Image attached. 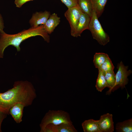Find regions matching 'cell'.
Returning <instances> with one entry per match:
<instances>
[{
  "label": "cell",
  "instance_id": "cell-11",
  "mask_svg": "<svg viewBox=\"0 0 132 132\" xmlns=\"http://www.w3.org/2000/svg\"><path fill=\"white\" fill-rule=\"evenodd\" d=\"M25 107L24 104L19 103L13 105L10 109L9 114L17 123H19L22 122L23 109Z\"/></svg>",
  "mask_w": 132,
  "mask_h": 132
},
{
  "label": "cell",
  "instance_id": "cell-19",
  "mask_svg": "<svg viewBox=\"0 0 132 132\" xmlns=\"http://www.w3.org/2000/svg\"><path fill=\"white\" fill-rule=\"evenodd\" d=\"M105 79L109 89L114 85L115 81V74L114 71H109L104 73Z\"/></svg>",
  "mask_w": 132,
  "mask_h": 132
},
{
  "label": "cell",
  "instance_id": "cell-16",
  "mask_svg": "<svg viewBox=\"0 0 132 132\" xmlns=\"http://www.w3.org/2000/svg\"><path fill=\"white\" fill-rule=\"evenodd\" d=\"M78 4L83 12L91 17L93 8L90 0H78Z\"/></svg>",
  "mask_w": 132,
  "mask_h": 132
},
{
  "label": "cell",
  "instance_id": "cell-1",
  "mask_svg": "<svg viewBox=\"0 0 132 132\" xmlns=\"http://www.w3.org/2000/svg\"><path fill=\"white\" fill-rule=\"evenodd\" d=\"M37 96L32 84L27 81H17L13 87L3 93L0 92V110L9 114L10 108L21 103L26 107L31 105Z\"/></svg>",
  "mask_w": 132,
  "mask_h": 132
},
{
  "label": "cell",
  "instance_id": "cell-17",
  "mask_svg": "<svg viewBox=\"0 0 132 132\" xmlns=\"http://www.w3.org/2000/svg\"><path fill=\"white\" fill-rule=\"evenodd\" d=\"M98 70L99 73L95 87L98 91L101 92L105 88L108 87V86L104 73L100 69Z\"/></svg>",
  "mask_w": 132,
  "mask_h": 132
},
{
  "label": "cell",
  "instance_id": "cell-3",
  "mask_svg": "<svg viewBox=\"0 0 132 132\" xmlns=\"http://www.w3.org/2000/svg\"><path fill=\"white\" fill-rule=\"evenodd\" d=\"M63 123H72L67 112L62 110H49L44 115L40 124V132H42L49 124L57 125Z\"/></svg>",
  "mask_w": 132,
  "mask_h": 132
},
{
  "label": "cell",
  "instance_id": "cell-14",
  "mask_svg": "<svg viewBox=\"0 0 132 132\" xmlns=\"http://www.w3.org/2000/svg\"><path fill=\"white\" fill-rule=\"evenodd\" d=\"M93 10L94 11L98 18L103 13L108 0H90Z\"/></svg>",
  "mask_w": 132,
  "mask_h": 132
},
{
  "label": "cell",
  "instance_id": "cell-8",
  "mask_svg": "<svg viewBox=\"0 0 132 132\" xmlns=\"http://www.w3.org/2000/svg\"><path fill=\"white\" fill-rule=\"evenodd\" d=\"M113 115L107 113L101 116L98 120L101 132H113L114 130Z\"/></svg>",
  "mask_w": 132,
  "mask_h": 132
},
{
  "label": "cell",
  "instance_id": "cell-12",
  "mask_svg": "<svg viewBox=\"0 0 132 132\" xmlns=\"http://www.w3.org/2000/svg\"><path fill=\"white\" fill-rule=\"evenodd\" d=\"M60 18L55 13L50 15L45 23L44 24V29L48 34H50L53 32L60 23Z\"/></svg>",
  "mask_w": 132,
  "mask_h": 132
},
{
  "label": "cell",
  "instance_id": "cell-21",
  "mask_svg": "<svg viewBox=\"0 0 132 132\" xmlns=\"http://www.w3.org/2000/svg\"><path fill=\"white\" fill-rule=\"evenodd\" d=\"M68 9L75 6L77 5L78 0H60Z\"/></svg>",
  "mask_w": 132,
  "mask_h": 132
},
{
  "label": "cell",
  "instance_id": "cell-20",
  "mask_svg": "<svg viewBox=\"0 0 132 132\" xmlns=\"http://www.w3.org/2000/svg\"><path fill=\"white\" fill-rule=\"evenodd\" d=\"M114 68L113 64L109 57L102 64L100 69L105 73L109 71H114Z\"/></svg>",
  "mask_w": 132,
  "mask_h": 132
},
{
  "label": "cell",
  "instance_id": "cell-6",
  "mask_svg": "<svg viewBox=\"0 0 132 132\" xmlns=\"http://www.w3.org/2000/svg\"><path fill=\"white\" fill-rule=\"evenodd\" d=\"M83 12L78 5L68 9L64 16L68 21L71 28L70 33L73 36L81 13Z\"/></svg>",
  "mask_w": 132,
  "mask_h": 132
},
{
  "label": "cell",
  "instance_id": "cell-18",
  "mask_svg": "<svg viewBox=\"0 0 132 132\" xmlns=\"http://www.w3.org/2000/svg\"><path fill=\"white\" fill-rule=\"evenodd\" d=\"M108 55L103 53H96L94 56L93 62L95 67L98 69L101 67L107 58Z\"/></svg>",
  "mask_w": 132,
  "mask_h": 132
},
{
  "label": "cell",
  "instance_id": "cell-13",
  "mask_svg": "<svg viewBox=\"0 0 132 132\" xmlns=\"http://www.w3.org/2000/svg\"><path fill=\"white\" fill-rule=\"evenodd\" d=\"M84 132H101L98 120L89 119L84 121L82 124Z\"/></svg>",
  "mask_w": 132,
  "mask_h": 132
},
{
  "label": "cell",
  "instance_id": "cell-2",
  "mask_svg": "<svg viewBox=\"0 0 132 132\" xmlns=\"http://www.w3.org/2000/svg\"><path fill=\"white\" fill-rule=\"evenodd\" d=\"M37 35L42 36L47 42H49L50 36L44 30V24L36 28L31 27L14 34H8L4 31L0 33V58L3 57L4 51L8 46L12 45L16 48L17 51H20V45L22 42L29 38Z\"/></svg>",
  "mask_w": 132,
  "mask_h": 132
},
{
  "label": "cell",
  "instance_id": "cell-7",
  "mask_svg": "<svg viewBox=\"0 0 132 132\" xmlns=\"http://www.w3.org/2000/svg\"><path fill=\"white\" fill-rule=\"evenodd\" d=\"M73 123H63L57 125H47L42 132H77Z\"/></svg>",
  "mask_w": 132,
  "mask_h": 132
},
{
  "label": "cell",
  "instance_id": "cell-5",
  "mask_svg": "<svg viewBox=\"0 0 132 132\" xmlns=\"http://www.w3.org/2000/svg\"><path fill=\"white\" fill-rule=\"evenodd\" d=\"M117 68L118 70L115 75V83L112 88L107 92L106 94H110L120 88H123L128 84V77L132 73V70H128V66H125L122 61L118 64Z\"/></svg>",
  "mask_w": 132,
  "mask_h": 132
},
{
  "label": "cell",
  "instance_id": "cell-10",
  "mask_svg": "<svg viewBox=\"0 0 132 132\" xmlns=\"http://www.w3.org/2000/svg\"><path fill=\"white\" fill-rule=\"evenodd\" d=\"M90 17L83 12L81 13L74 33L73 36L78 37L80 36L82 32L85 30H88V26Z\"/></svg>",
  "mask_w": 132,
  "mask_h": 132
},
{
  "label": "cell",
  "instance_id": "cell-9",
  "mask_svg": "<svg viewBox=\"0 0 132 132\" xmlns=\"http://www.w3.org/2000/svg\"><path fill=\"white\" fill-rule=\"evenodd\" d=\"M50 15V12L46 11L43 12H36L33 15L29 21L31 27L36 28L44 24Z\"/></svg>",
  "mask_w": 132,
  "mask_h": 132
},
{
  "label": "cell",
  "instance_id": "cell-22",
  "mask_svg": "<svg viewBox=\"0 0 132 132\" xmlns=\"http://www.w3.org/2000/svg\"><path fill=\"white\" fill-rule=\"evenodd\" d=\"M33 0H15L14 3L16 6L18 8H20L26 2Z\"/></svg>",
  "mask_w": 132,
  "mask_h": 132
},
{
  "label": "cell",
  "instance_id": "cell-4",
  "mask_svg": "<svg viewBox=\"0 0 132 132\" xmlns=\"http://www.w3.org/2000/svg\"><path fill=\"white\" fill-rule=\"evenodd\" d=\"M95 11L93 10L88 26L93 38L100 45L104 46L110 41L109 35L104 31L99 21Z\"/></svg>",
  "mask_w": 132,
  "mask_h": 132
},
{
  "label": "cell",
  "instance_id": "cell-24",
  "mask_svg": "<svg viewBox=\"0 0 132 132\" xmlns=\"http://www.w3.org/2000/svg\"><path fill=\"white\" fill-rule=\"evenodd\" d=\"M4 24L2 17L0 13V33L4 32Z\"/></svg>",
  "mask_w": 132,
  "mask_h": 132
},
{
  "label": "cell",
  "instance_id": "cell-23",
  "mask_svg": "<svg viewBox=\"0 0 132 132\" xmlns=\"http://www.w3.org/2000/svg\"><path fill=\"white\" fill-rule=\"evenodd\" d=\"M8 114L0 110V132H2L1 125L3 120L7 117Z\"/></svg>",
  "mask_w": 132,
  "mask_h": 132
},
{
  "label": "cell",
  "instance_id": "cell-15",
  "mask_svg": "<svg viewBox=\"0 0 132 132\" xmlns=\"http://www.w3.org/2000/svg\"><path fill=\"white\" fill-rule=\"evenodd\" d=\"M116 132H132V119H131L117 123Z\"/></svg>",
  "mask_w": 132,
  "mask_h": 132
}]
</instances>
